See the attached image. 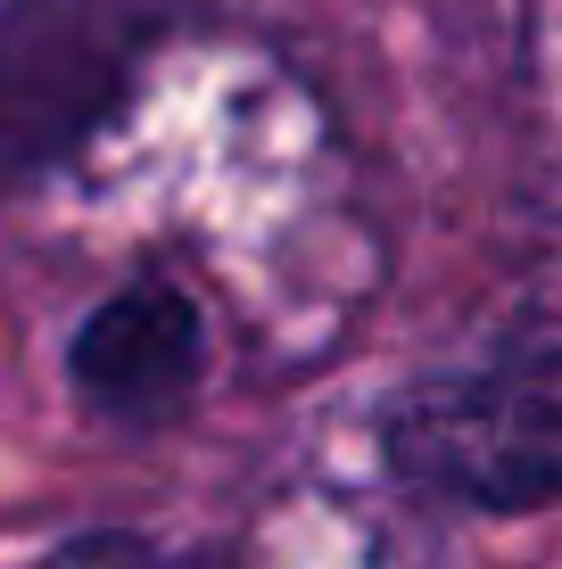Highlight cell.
I'll list each match as a JSON object with an SVG mask.
<instances>
[{
    "mask_svg": "<svg viewBox=\"0 0 562 569\" xmlns=\"http://www.w3.org/2000/svg\"><path fill=\"white\" fill-rule=\"evenodd\" d=\"M381 462L414 503L538 520L562 503V339L505 347L381 405Z\"/></svg>",
    "mask_w": 562,
    "mask_h": 569,
    "instance_id": "obj_1",
    "label": "cell"
},
{
    "mask_svg": "<svg viewBox=\"0 0 562 569\" xmlns=\"http://www.w3.org/2000/svg\"><path fill=\"white\" fill-rule=\"evenodd\" d=\"M207 0H0V207L67 173Z\"/></svg>",
    "mask_w": 562,
    "mask_h": 569,
    "instance_id": "obj_2",
    "label": "cell"
},
{
    "mask_svg": "<svg viewBox=\"0 0 562 569\" xmlns=\"http://www.w3.org/2000/svg\"><path fill=\"white\" fill-rule=\"evenodd\" d=\"M67 388L116 438L174 429L207 388V313L190 281L132 272L125 289H108L67 339Z\"/></svg>",
    "mask_w": 562,
    "mask_h": 569,
    "instance_id": "obj_3",
    "label": "cell"
},
{
    "mask_svg": "<svg viewBox=\"0 0 562 569\" xmlns=\"http://www.w3.org/2000/svg\"><path fill=\"white\" fill-rule=\"evenodd\" d=\"M42 569H224V553H174V545H149V537H125V528H108V537L58 545Z\"/></svg>",
    "mask_w": 562,
    "mask_h": 569,
    "instance_id": "obj_4",
    "label": "cell"
}]
</instances>
